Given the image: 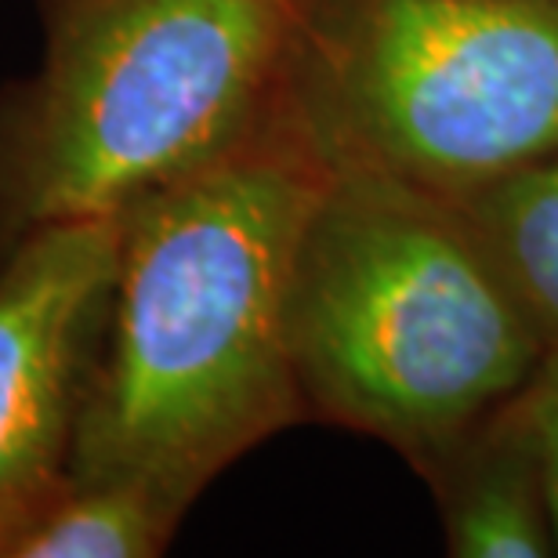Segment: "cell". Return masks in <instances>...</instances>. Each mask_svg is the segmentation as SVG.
I'll return each mask as SVG.
<instances>
[{"mask_svg": "<svg viewBox=\"0 0 558 558\" xmlns=\"http://www.w3.org/2000/svg\"><path fill=\"white\" fill-rule=\"evenodd\" d=\"M323 178L272 124L120 210L70 483L135 486L185 515L226 468L308 417L290 272Z\"/></svg>", "mask_w": 558, "mask_h": 558, "instance_id": "obj_1", "label": "cell"}, {"mask_svg": "<svg viewBox=\"0 0 558 558\" xmlns=\"http://www.w3.org/2000/svg\"><path fill=\"white\" fill-rule=\"evenodd\" d=\"M290 349L308 417L424 475L544 360L461 207L371 171L323 178L290 272Z\"/></svg>", "mask_w": 558, "mask_h": 558, "instance_id": "obj_2", "label": "cell"}, {"mask_svg": "<svg viewBox=\"0 0 558 558\" xmlns=\"http://www.w3.org/2000/svg\"><path fill=\"white\" fill-rule=\"evenodd\" d=\"M44 51L0 92V262L117 218L276 124L305 0H40Z\"/></svg>", "mask_w": 558, "mask_h": 558, "instance_id": "obj_3", "label": "cell"}, {"mask_svg": "<svg viewBox=\"0 0 558 558\" xmlns=\"http://www.w3.org/2000/svg\"><path fill=\"white\" fill-rule=\"evenodd\" d=\"M276 124L323 171L472 193L558 153V0H305Z\"/></svg>", "mask_w": 558, "mask_h": 558, "instance_id": "obj_4", "label": "cell"}, {"mask_svg": "<svg viewBox=\"0 0 558 558\" xmlns=\"http://www.w3.org/2000/svg\"><path fill=\"white\" fill-rule=\"evenodd\" d=\"M120 218L37 232L0 262V558L70 478Z\"/></svg>", "mask_w": 558, "mask_h": 558, "instance_id": "obj_5", "label": "cell"}, {"mask_svg": "<svg viewBox=\"0 0 558 558\" xmlns=\"http://www.w3.org/2000/svg\"><path fill=\"white\" fill-rule=\"evenodd\" d=\"M428 478L439 486L446 551L457 558L558 555L541 450L522 392L483 417Z\"/></svg>", "mask_w": 558, "mask_h": 558, "instance_id": "obj_6", "label": "cell"}, {"mask_svg": "<svg viewBox=\"0 0 558 558\" xmlns=\"http://www.w3.org/2000/svg\"><path fill=\"white\" fill-rule=\"evenodd\" d=\"M446 199L483 240L544 352H558V153Z\"/></svg>", "mask_w": 558, "mask_h": 558, "instance_id": "obj_7", "label": "cell"}, {"mask_svg": "<svg viewBox=\"0 0 558 558\" xmlns=\"http://www.w3.org/2000/svg\"><path fill=\"white\" fill-rule=\"evenodd\" d=\"M185 515L120 483H70L11 537L4 558H153Z\"/></svg>", "mask_w": 558, "mask_h": 558, "instance_id": "obj_8", "label": "cell"}, {"mask_svg": "<svg viewBox=\"0 0 558 558\" xmlns=\"http://www.w3.org/2000/svg\"><path fill=\"white\" fill-rule=\"evenodd\" d=\"M522 407H526L533 439L541 450L544 489H548L551 526L558 544V352H544L541 366L533 371L530 385L522 388Z\"/></svg>", "mask_w": 558, "mask_h": 558, "instance_id": "obj_9", "label": "cell"}]
</instances>
